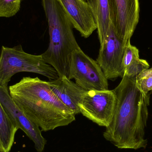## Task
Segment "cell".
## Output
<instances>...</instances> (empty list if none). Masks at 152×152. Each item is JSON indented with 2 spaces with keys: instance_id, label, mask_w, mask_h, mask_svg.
I'll return each mask as SVG.
<instances>
[{
  "instance_id": "9c48e42d",
  "label": "cell",
  "mask_w": 152,
  "mask_h": 152,
  "mask_svg": "<svg viewBox=\"0 0 152 152\" xmlns=\"http://www.w3.org/2000/svg\"><path fill=\"white\" fill-rule=\"evenodd\" d=\"M125 46L117 37L112 25L110 33L100 46L96 62L108 79L123 77L124 70L122 59Z\"/></svg>"
},
{
  "instance_id": "5bb4252c",
  "label": "cell",
  "mask_w": 152,
  "mask_h": 152,
  "mask_svg": "<svg viewBox=\"0 0 152 152\" xmlns=\"http://www.w3.org/2000/svg\"><path fill=\"white\" fill-rule=\"evenodd\" d=\"M135 81L137 88L150 99L149 93L152 91V66L139 74L136 77Z\"/></svg>"
},
{
  "instance_id": "8fae6325",
  "label": "cell",
  "mask_w": 152,
  "mask_h": 152,
  "mask_svg": "<svg viewBox=\"0 0 152 152\" xmlns=\"http://www.w3.org/2000/svg\"><path fill=\"white\" fill-rule=\"evenodd\" d=\"M48 81L53 93L64 105L75 115L80 113L78 104L86 90L66 77H59Z\"/></svg>"
},
{
  "instance_id": "2e32d148",
  "label": "cell",
  "mask_w": 152,
  "mask_h": 152,
  "mask_svg": "<svg viewBox=\"0 0 152 152\" xmlns=\"http://www.w3.org/2000/svg\"><path fill=\"white\" fill-rule=\"evenodd\" d=\"M147 61L138 59L134 60L126 69L124 75L130 77H136L139 74L150 68Z\"/></svg>"
},
{
  "instance_id": "4fadbf2b",
  "label": "cell",
  "mask_w": 152,
  "mask_h": 152,
  "mask_svg": "<svg viewBox=\"0 0 152 152\" xmlns=\"http://www.w3.org/2000/svg\"><path fill=\"white\" fill-rule=\"evenodd\" d=\"M18 129L0 102V152H10Z\"/></svg>"
},
{
  "instance_id": "e0dca14e",
  "label": "cell",
  "mask_w": 152,
  "mask_h": 152,
  "mask_svg": "<svg viewBox=\"0 0 152 152\" xmlns=\"http://www.w3.org/2000/svg\"><path fill=\"white\" fill-rule=\"evenodd\" d=\"M139 51L136 46L132 45L129 42L124 49L122 59V66L124 72L131 62L136 59L139 58Z\"/></svg>"
},
{
  "instance_id": "30bf717a",
  "label": "cell",
  "mask_w": 152,
  "mask_h": 152,
  "mask_svg": "<svg viewBox=\"0 0 152 152\" xmlns=\"http://www.w3.org/2000/svg\"><path fill=\"white\" fill-rule=\"evenodd\" d=\"M80 35L89 37L96 29L91 9L86 0H57Z\"/></svg>"
},
{
  "instance_id": "277c9868",
  "label": "cell",
  "mask_w": 152,
  "mask_h": 152,
  "mask_svg": "<svg viewBox=\"0 0 152 152\" xmlns=\"http://www.w3.org/2000/svg\"><path fill=\"white\" fill-rule=\"evenodd\" d=\"M20 72L39 74L48 78L49 80L57 79L59 77L56 70L45 61L42 54L27 53L20 45L12 48L2 46L0 55V86L8 87L12 76Z\"/></svg>"
},
{
  "instance_id": "7a4b0ae2",
  "label": "cell",
  "mask_w": 152,
  "mask_h": 152,
  "mask_svg": "<svg viewBox=\"0 0 152 152\" xmlns=\"http://www.w3.org/2000/svg\"><path fill=\"white\" fill-rule=\"evenodd\" d=\"M9 90L15 104L42 131L68 126L75 120V113L53 93L49 81L24 77Z\"/></svg>"
},
{
  "instance_id": "8992f818",
  "label": "cell",
  "mask_w": 152,
  "mask_h": 152,
  "mask_svg": "<svg viewBox=\"0 0 152 152\" xmlns=\"http://www.w3.org/2000/svg\"><path fill=\"white\" fill-rule=\"evenodd\" d=\"M69 79L86 91L108 89V80L101 67L80 48L74 51L71 56Z\"/></svg>"
},
{
  "instance_id": "52a82bcc",
  "label": "cell",
  "mask_w": 152,
  "mask_h": 152,
  "mask_svg": "<svg viewBox=\"0 0 152 152\" xmlns=\"http://www.w3.org/2000/svg\"><path fill=\"white\" fill-rule=\"evenodd\" d=\"M112 25L125 47L139 22V0H108Z\"/></svg>"
},
{
  "instance_id": "6da1fadb",
  "label": "cell",
  "mask_w": 152,
  "mask_h": 152,
  "mask_svg": "<svg viewBox=\"0 0 152 152\" xmlns=\"http://www.w3.org/2000/svg\"><path fill=\"white\" fill-rule=\"evenodd\" d=\"M136 77L124 75L113 90L117 96L115 112L104 137L117 148L137 150L145 148V128L150 99L137 88Z\"/></svg>"
},
{
  "instance_id": "5b68a950",
  "label": "cell",
  "mask_w": 152,
  "mask_h": 152,
  "mask_svg": "<svg viewBox=\"0 0 152 152\" xmlns=\"http://www.w3.org/2000/svg\"><path fill=\"white\" fill-rule=\"evenodd\" d=\"M117 103L114 90L86 91L78 104L83 116L101 126L107 127L112 122Z\"/></svg>"
},
{
  "instance_id": "7c38bea8",
  "label": "cell",
  "mask_w": 152,
  "mask_h": 152,
  "mask_svg": "<svg viewBox=\"0 0 152 152\" xmlns=\"http://www.w3.org/2000/svg\"><path fill=\"white\" fill-rule=\"evenodd\" d=\"M91 9L96 25L100 46L106 40L112 26L108 0H86Z\"/></svg>"
},
{
  "instance_id": "9a60e30c",
  "label": "cell",
  "mask_w": 152,
  "mask_h": 152,
  "mask_svg": "<svg viewBox=\"0 0 152 152\" xmlns=\"http://www.w3.org/2000/svg\"><path fill=\"white\" fill-rule=\"evenodd\" d=\"M21 0H0V18H10L16 15L20 7Z\"/></svg>"
},
{
  "instance_id": "3957f363",
  "label": "cell",
  "mask_w": 152,
  "mask_h": 152,
  "mask_svg": "<svg viewBox=\"0 0 152 152\" xmlns=\"http://www.w3.org/2000/svg\"><path fill=\"white\" fill-rule=\"evenodd\" d=\"M42 1L50 36L48 49L42 56L46 63L56 70L59 77L69 79L72 53L80 48L74 35L73 25L57 0Z\"/></svg>"
},
{
  "instance_id": "ba28073f",
  "label": "cell",
  "mask_w": 152,
  "mask_h": 152,
  "mask_svg": "<svg viewBox=\"0 0 152 152\" xmlns=\"http://www.w3.org/2000/svg\"><path fill=\"white\" fill-rule=\"evenodd\" d=\"M0 102L14 125L33 141L37 152H42L46 140L42 135V130L15 104L10 95L8 87L0 86Z\"/></svg>"
}]
</instances>
